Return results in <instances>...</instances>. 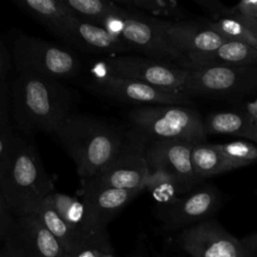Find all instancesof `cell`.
<instances>
[{
	"label": "cell",
	"mask_w": 257,
	"mask_h": 257,
	"mask_svg": "<svg viewBox=\"0 0 257 257\" xmlns=\"http://www.w3.org/2000/svg\"><path fill=\"white\" fill-rule=\"evenodd\" d=\"M12 115L25 135L55 134L72 114V95L59 80L21 74L10 87Z\"/></svg>",
	"instance_id": "6da1fadb"
},
{
	"label": "cell",
	"mask_w": 257,
	"mask_h": 257,
	"mask_svg": "<svg viewBox=\"0 0 257 257\" xmlns=\"http://www.w3.org/2000/svg\"><path fill=\"white\" fill-rule=\"evenodd\" d=\"M72 158L81 181L107 168L124 150L128 135L117 126L91 116L70 114L54 134Z\"/></svg>",
	"instance_id": "7a4b0ae2"
},
{
	"label": "cell",
	"mask_w": 257,
	"mask_h": 257,
	"mask_svg": "<svg viewBox=\"0 0 257 257\" xmlns=\"http://www.w3.org/2000/svg\"><path fill=\"white\" fill-rule=\"evenodd\" d=\"M0 191L15 217L34 214L40 203L55 192L35 146L21 137L7 172L0 178Z\"/></svg>",
	"instance_id": "3957f363"
},
{
	"label": "cell",
	"mask_w": 257,
	"mask_h": 257,
	"mask_svg": "<svg viewBox=\"0 0 257 257\" xmlns=\"http://www.w3.org/2000/svg\"><path fill=\"white\" fill-rule=\"evenodd\" d=\"M102 27L120 38L131 50L156 60L189 67L186 57L169 40L165 20L121 6L120 11L109 17Z\"/></svg>",
	"instance_id": "277c9868"
},
{
	"label": "cell",
	"mask_w": 257,
	"mask_h": 257,
	"mask_svg": "<svg viewBox=\"0 0 257 257\" xmlns=\"http://www.w3.org/2000/svg\"><path fill=\"white\" fill-rule=\"evenodd\" d=\"M130 132L143 141L181 140L204 143L206 133L198 111L182 105H144L127 114Z\"/></svg>",
	"instance_id": "5b68a950"
},
{
	"label": "cell",
	"mask_w": 257,
	"mask_h": 257,
	"mask_svg": "<svg viewBox=\"0 0 257 257\" xmlns=\"http://www.w3.org/2000/svg\"><path fill=\"white\" fill-rule=\"evenodd\" d=\"M12 60L17 73L59 81L73 78L81 70V61L70 48L24 33L13 39Z\"/></svg>",
	"instance_id": "8992f818"
},
{
	"label": "cell",
	"mask_w": 257,
	"mask_h": 257,
	"mask_svg": "<svg viewBox=\"0 0 257 257\" xmlns=\"http://www.w3.org/2000/svg\"><path fill=\"white\" fill-rule=\"evenodd\" d=\"M91 71L139 80L190 97L188 68L147 56H106L96 62Z\"/></svg>",
	"instance_id": "52a82bcc"
},
{
	"label": "cell",
	"mask_w": 257,
	"mask_h": 257,
	"mask_svg": "<svg viewBox=\"0 0 257 257\" xmlns=\"http://www.w3.org/2000/svg\"><path fill=\"white\" fill-rule=\"evenodd\" d=\"M191 95L235 96L257 90V65L190 67Z\"/></svg>",
	"instance_id": "ba28073f"
},
{
	"label": "cell",
	"mask_w": 257,
	"mask_h": 257,
	"mask_svg": "<svg viewBox=\"0 0 257 257\" xmlns=\"http://www.w3.org/2000/svg\"><path fill=\"white\" fill-rule=\"evenodd\" d=\"M86 85L106 96L115 100L125 101L133 104L144 105H182L191 103L188 96L165 90L151 84L118 77L106 73L91 71Z\"/></svg>",
	"instance_id": "9c48e42d"
},
{
	"label": "cell",
	"mask_w": 257,
	"mask_h": 257,
	"mask_svg": "<svg viewBox=\"0 0 257 257\" xmlns=\"http://www.w3.org/2000/svg\"><path fill=\"white\" fill-rule=\"evenodd\" d=\"M0 252L5 257H68L35 214L16 217Z\"/></svg>",
	"instance_id": "30bf717a"
},
{
	"label": "cell",
	"mask_w": 257,
	"mask_h": 257,
	"mask_svg": "<svg viewBox=\"0 0 257 257\" xmlns=\"http://www.w3.org/2000/svg\"><path fill=\"white\" fill-rule=\"evenodd\" d=\"M193 144L181 140L147 141L144 144V155L150 171L168 174L176 181L182 195L189 193L201 181L192 166Z\"/></svg>",
	"instance_id": "8fae6325"
},
{
	"label": "cell",
	"mask_w": 257,
	"mask_h": 257,
	"mask_svg": "<svg viewBox=\"0 0 257 257\" xmlns=\"http://www.w3.org/2000/svg\"><path fill=\"white\" fill-rule=\"evenodd\" d=\"M178 242L192 257H251L242 241L227 232L218 222L206 220L183 229Z\"/></svg>",
	"instance_id": "7c38bea8"
},
{
	"label": "cell",
	"mask_w": 257,
	"mask_h": 257,
	"mask_svg": "<svg viewBox=\"0 0 257 257\" xmlns=\"http://www.w3.org/2000/svg\"><path fill=\"white\" fill-rule=\"evenodd\" d=\"M128 142L117 158L98 175L83 180L103 187L144 190L150 177V167L144 155L145 142L128 133Z\"/></svg>",
	"instance_id": "4fadbf2b"
},
{
	"label": "cell",
	"mask_w": 257,
	"mask_h": 257,
	"mask_svg": "<svg viewBox=\"0 0 257 257\" xmlns=\"http://www.w3.org/2000/svg\"><path fill=\"white\" fill-rule=\"evenodd\" d=\"M52 34L67 45L89 53L111 56L125 54L131 50L120 38L105 28L81 20L76 16L66 19Z\"/></svg>",
	"instance_id": "5bb4252c"
},
{
	"label": "cell",
	"mask_w": 257,
	"mask_h": 257,
	"mask_svg": "<svg viewBox=\"0 0 257 257\" xmlns=\"http://www.w3.org/2000/svg\"><path fill=\"white\" fill-rule=\"evenodd\" d=\"M165 31L171 43L186 57L189 67L227 41L205 23L189 20L165 21Z\"/></svg>",
	"instance_id": "9a60e30c"
},
{
	"label": "cell",
	"mask_w": 257,
	"mask_h": 257,
	"mask_svg": "<svg viewBox=\"0 0 257 257\" xmlns=\"http://www.w3.org/2000/svg\"><path fill=\"white\" fill-rule=\"evenodd\" d=\"M219 204V196L213 188H203L189 192L173 205L159 209L160 217L166 230L188 228L212 215Z\"/></svg>",
	"instance_id": "2e32d148"
},
{
	"label": "cell",
	"mask_w": 257,
	"mask_h": 257,
	"mask_svg": "<svg viewBox=\"0 0 257 257\" xmlns=\"http://www.w3.org/2000/svg\"><path fill=\"white\" fill-rule=\"evenodd\" d=\"M58 215L93 246L104 252H110L106 230L100 229L91 217L87 207L77 198L63 193L53 192L48 196Z\"/></svg>",
	"instance_id": "e0dca14e"
},
{
	"label": "cell",
	"mask_w": 257,
	"mask_h": 257,
	"mask_svg": "<svg viewBox=\"0 0 257 257\" xmlns=\"http://www.w3.org/2000/svg\"><path fill=\"white\" fill-rule=\"evenodd\" d=\"M140 193V190L117 189L82 183L81 200L96 225L105 230L111 219Z\"/></svg>",
	"instance_id": "ac0fdd59"
},
{
	"label": "cell",
	"mask_w": 257,
	"mask_h": 257,
	"mask_svg": "<svg viewBox=\"0 0 257 257\" xmlns=\"http://www.w3.org/2000/svg\"><path fill=\"white\" fill-rule=\"evenodd\" d=\"M34 214L59 242L68 257H72L86 247H95L58 215L49 197L40 203Z\"/></svg>",
	"instance_id": "d6986e66"
},
{
	"label": "cell",
	"mask_w": 257,
	"mask_h": 257,
	"mask_svg": "<svg viewBox=\"0 0 257 257\" xmlns=\"http://www.w3.org/2000/svg\"><path fill=\"white\" fill-rule=\"evenodd\" d=\"M203 123L206 135H233L257 144V121L244 111L214 112L208 115Z\"/></svg>",
	"instance_id": "ffe728a7"
},
{
	"label": "cell",
	"mask_w": 257,
	"mask_h": 257,
	"mask_svg": "<svg viewBox=\"0 0 257 257\" xmlns=\"http://www.w3.org/2000/svg\"><path fill=\"white\" fill-rule=\"evenodd\" d=\"M253 65H257V48L243 42L227 40L191 67Z\"/></svg>",
	"instance_id": "44dd1931"
},
{
	"label": "cell",
	"mask_w": 257,
	"mask_h": 257,
	"mask_svg": "<svg viewBox=\"0 0 257 257\" xmlns=\"http://www.w3.org/2000/svg\"><path fill=\"white\" fill-rule=\"evenodd\" d=\"M27 14L42 23L51 33L66 19L74 16L64 0H13Z\"/></svg>",
	"instance_id": "7402d4cb"
},
{
	"label": "cell",
	"mask_w": 257,
	"mask_h": 257,
	"mask_svg": "<svg viewBox=\"0 0 257 257\" xmlns=\"http://www.w3.org/2000/svg\"><path fill=\"white\" fill-rule=\"evenodd\" d=\"M191 161L195 175L200 180L233 170L225 158L213 147L212 144H193Z\"/></svg>",
	"instance_id": "603a6c76"
},
{
	"label": "cell",
	"mask_w": 257,
	"mask_h": 257,
	"mask_svg": "<svg viewBox=\"0 0 257 257\" xmlns=\"http://www.w3.org/2000/svg\"><path fill=\"white\" fill-rule=\"evenodd\" d=\"M114 2L165 21H185L188 18L187 10L175 0H115Z\"/></svg>",
	"instance_id": "cb8c5ba5"
},
{
	"label": "cell",
	"mask_w": 257,
	"mask_h": 257,
	"mask_svg": "<svg viewBox=\"0 0 257 257\" xmlns=\"http://www.w3.org/2000/svg\"><path fill=\"white\" fill-rule=\"evenodd\" d=\"M74 16L86 22L99 25L118 13L121 6L114 1L104 0H64Z\"/></svg>",
	"instance_id": "d4e9b609"
},
{
	"label": "cell",
	"mask_w": 257,
	"mask_h": 257,
	"mask_svg": "<svg viewBox=\"0 0 257 257\" xmlns=\"http://www.w3.org/2000/svg\"><path fill=\"white\" fill-rule=\"evenodd\" d=\"M146 188L152 193L159 209L173 205L183 196L176 181L161 171H150Z\"/></svg>",
	"instance_id": "484cf974"
},
{
	"label": "cell",
	"mask_w": 257,
	"mask_h": 257,
	"mask_svg": "<svg viewBox=\"0 0 257 257\" xmlns=\"http://www.w3.org/2000/svg\"><path fill=\"white\" fill-rule=\"evenodd\" d=\"M205 24L225 40L243 42L257 48V39L253 33L241 21L230 14L205 22Z\"/></svg>",
	"instance_id": "4316f807"
},
{
	"label": "cell",
	"mask_w": 257,
	"mask_h": 257,
	"mask_svg": "<svg viewBox=\"0 0 257 257\" xmlns=\"http://www.w3.org/2000/svg\"><path fill=\"white\" fill-rule=\"evenodd\" d=\"M212 145L225 158L233 170L257 162V146L252 142L235 141Z\"/></svg>",
	"instance_id": "83f0119b"
},
{
	"label": "cell",
	"mask_w": 257,
	"mask_h": 257,
	"mask_svg": "<svg viewBox=\"0 0 257 257\" xmlns=\"http://www.w3.org/2000/svg\"><path fill=\"white\" fill-rule=\"evenodd\" d=\"M18 137L11 126L0 130V178L7 172L13 159Z\"/></svg>",
	"instance_id": "f1b7e54d"
},
{
	"label": "cell",
	"mask_w": 257,
	"mask_h": 257,
	"mask_svg": "<svg viewBox=\"0 0 257 257\" xmlns=\"http://www.w3.org/2000/svg\"><path fill=\"white\" fill-rule=\"evenodd\" d=\"M11 110V94L7 80L0 81V130L10 126Z\"/></svg>",
	"instance_id": "f546056e"
},
{
	"label": "cell",
	"mask_w": 257,
	"mask_h": 257,
	"mask_svg": "<svg viewBox=\"0 0 257 257\" xmlns=\"http://www.w3.org/2000/svg\"><path fill=\"white\" fill-rule=\"evenodd\" d=\"M16 217L14 216L9 204L0 191V242L2 243L12 228Z\"/></svg>",
	"instance_id": "4dcf8cb0"
},
{
	"label": "cell",
	"mask_w": 257,
	"mask_h": 257,
	"mask_svg": "<svg viewBox=\"0 0 257 257\" xmlns=\"http://www.w3.org/2000/svg\"><path fill=\"white\" fill-rule=\"evenodd\" d=\"M233 13L257 20V0H244L231 7Z\"/></svg>",
	"instance_id": "1f68e13d"
},
{
	"label": "cell",
	"mask_w": 257,
	"mask_h": 257,
	"mask_svg": "<svg viewBox=\"0 0 257 257\" xmlns=\"http://www.w3.org/2000/svg\"><path fill=\"white\" fill-rule=\"evenodd\" d=\"M11 66V57L0 37V81L7 80V74Z\"/></svg>",
	"instance_id": "d6a6232c"
},
{
	"label": "cell",
	"mask_w": 257,
	"mask_h": 257,
	"mask_svg": "<svg viewBox=\"0 0 257 257\" xmlns=\"http://www.w3.org/2000/svg\"><path fill=\"white\" fill-rule=\"evenodd\" d=\"M230 15L234 16L235 18H237L239 21H241L252 33L253 35L256 37L257 39V20H254V19H251V18H247L245 16H242V15H239V14H236V13H233L231 11V7H230Z\"/></svg>",
	"instance_id": "836d02e7"
},
{
	"label": "cell",
	"mask_w": 257,
	"mask_h": 257,
	"mask_svg": "<svg viewBox=\"0 0 257 257\" xmlns=\"http://www.w3.org/2000/svg\"><path fill=\"white\" fill-rule=\"evenodd\" d=\"M243 245L248 249V251L252 254L257 255V233L246 236L242 240Z\"/></svg>",
	"instance_id": "e575fe53"
},
{
	"label": "cell",
	"mask_w": 257,
	"mask_h": 257,
	"mask_svg": "<svg viewBox=\"0 0 257 257\" xmlns=\"http://www.w3.org/2000/svg\"><path fill=\"white\" fill-rule=\"evenodd\" d=\"M102 253H104V251H102L101 249H99L97 247L89 246V247H86V248L80 250L72 257H100Z\"/></svg>",
	"instance_id": "d590c367"
},
{
	"label": "cell",
	"mask_w": 257,
	"mask_h": 257,
	"mask_svg": "<svg viewBox=\"0 0 257 257\" xmlns=\"http://www.w3.org/2000/svg\"><path fill=\"white\" fill-rule=\"evenodd\" d=\"M257 121V97L248 100L244 103V109L242 110Z\"/></svg>",
	"instance_id": "8d00e7d4"
},
{
	"label": "cell",
	"mask_w": 257,
	"mask_h": 257,
	"mask_svg": "<svg viewBox=\"0 0 257 257\" xmlns=\"http://www.w3.org/2000/svg\"><path fill=\"white\" fill-rule=\"evenodd\" d=\"M100 257H115L111 252H104L101 254Z\"/></svg>",
	"instance_id": "74e56055"
},
{
	"label": "cell",
	"mask_w": 257,
	"mask_h": 257,
	"mask_svg": "<svg viewBox=\"0 0 257 257\" xmlns=\"http://www.w3.org/2000/svg\"><path fill=\"white\" fill-rule=\"evenodd\" d=\"M0 257H5V256H4V255H3V254L0 252Z\"/></svg>",
	"instance_id": "f35d334b"
}]
</instances>
